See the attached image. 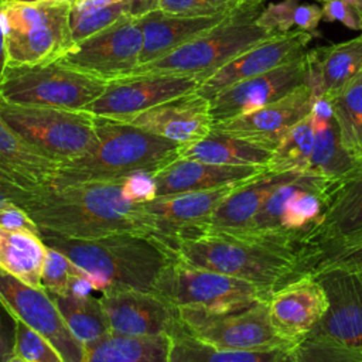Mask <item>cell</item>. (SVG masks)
<instances>
[{"label": "cell", "instance_id": "d6986e66", "mask_svg": "<svg viewBox=\"0 0 362 362\" xmlns=\"http://www.w3.org/2000/svg\"><path fill=\"white\" fill-rule=\"evenodd\" d=\"M313 38V34L301 30L276 34L228 62L212 76L205 79L198 86L197 93L211 100L216 93L236 82L301 59L308 51L307 47Z\"/></svg>", "mask_w": 362, "mask_h": 362}, {"label": "cell", "instance_id": "7dc6e473", "mask_svg": "<svg viewBox=\"0 0 362 362\" xmlns=\"http://www.w3.org/2000/svg\"><path fill=\"white\" fill-rule=\"evenodd\" d=\"M123 0H76L74 4L75 8H92V7H105L110 4L120 3Z\"/></svg>", "mask_w": 362, "mask_h": 362}, {"label": "cell", "instance_id": "30bf717a", "mask_svg": "<svg viewBox=\"0 0 362 362\" xmlns=\"http://www.w3.org/2000/svg\"><path fill=\"white\" fill-rule=\"evenodd\" d=\"M109 82L69 68L58 61L44 65L6 66L0 99L16 105L83 110Z\"/></svg>", "mask_w": 362, "mask_h": 362}, {"label": "cell", "instance_id": "74e56055", "mask_svg": "<svg viewBox=\"0 0 362 362\" xmlns=\"http://www.w3.org/2000/svg\"><path fill=\"white\" fill-rule=\"evenodd\" d=\"M322 20V8L317 4H303L300 0H283L263 7L256 21L270 33L281 34L291 30H301L317 35Z\"/></svg>", "mask_w": 362, "mask_h": 362}, {"label": "cell", "instance_id": "277c9868", "mask_svg": "<svg viewBox=\"0 0 362 362\" xmlns=\"http://www.w3.org/2000/svg\"><path fill=\"white\" fill-rule=\"evenodd\" d=\"M98 141L85 156L61 163L54 184L151 174L180 156V144L130 123L95 116Z\"/></svg>", "mask_w": 362, "mask_h": 362}, {"label": "cell", "instance_id": "b9f144b4", "mask_svg": "<svg viewBox=\"0 0 362 362\" xmlns=\"http://www.w3.org/2000/svg\"><path fill=\"white\" fill-rule=\"evenodd\" d=\"M13 355L23 362H65L59 351L41 334L14 320Z\"/></svg>", "mask_w": 362, "mask_h": 362}, {"label": "cell", "instance_id": "83f0119b", "mask_svg": "<svg viewBox=\"0 0 362 362\" xmlns=\"http://www.w3.org/2000/svg\"><path fill=\"white\" fill-rule=\"evenodd\" d=\"M298 174L301 173H272L264 170L256 177L246 180L218 206L202 226L228 233H240L257 215L269 194Z\"/></svg>", "mask_w": 362, "mask_h": 362}, {"label": "cell", "instance_id": "1f68e13d", "mask_svg": "<svg viewBox=\"0 0 362 362\" xmlns=\"http://www.w3.org/2000/svg\"><path fill=\"white\" fill-rule=\"evenodd\" d=\"M48 296L52 298L69 331L83 345V348L110 335L109 325L98 297H93L89 293Z\"/></svg>", "mask_w": 362, "mask_h": 362}, {"label": "cell", "instance_id": "9a60e30c", "mask_svg": "<svg viewBox=\"0 0 362 362\" xmlns=\"http://www.w3.org/2000/svg\"><path fill=\"white\" fill-rule=\"evenodd\" d=\"M98 298L110 335L175 337L184 331L180 310L153 291L110 288Z\"/></svg>", "mask_w": 362, "mask_h": 362}, {"label": "cell", "instance_id": "7a4b0ae2", "mask_svg": "<svg viewBox=\"0 0 362 362\" xmlns=\"http://www.w3.org/2000/svg\"><path fill=\"white\" fill-rule=\"evenodd\" d=\"M174 260L255 283L270 291L303 276L300 259L255 238L209 228L175 235L167 246Z\"/></svg>", "mask_w": 362, "mask_h": 362}, {"label": "cell", "instance_id": "484cf974", "mask_svg": "<svg viewBox=\"0 0 362 362\" xmlns=\"http://www.w3.org/2000/svg\"><path fill=\"white\" fill-rule=\"evenodd\" d=\"M230 14L233 13L209 17H182L154 10L141 16L139 18L143 31L140 65L171 54L180 47L208 33Z\"/></svg>", "mask_w": 362, "mask_h": 362}, {"label": "cell", "instance_id": "2e32d148", "mask_svg": "<svg viewBox=\"0 0 362 362\" xmlns=\"http://www.w3.org/2000/svg\"><path fill=\"white\" fill-rule=\"evenodd\" d=\"M0 305L13 320H20L44 335L59 351L65 362H83V345L69 331L44 288L27 286L0 270Z\"/></svg>", "mask_w": 362, "mask_h": 362}, {"label": "cell", "instance_id": "603a6c76", "mask_svg": "<svg viewBox=\"0 0 362 362\" xmlns=\"http://www.w3.org/2000/svg\"><path fill=\"white\" fill-rule=\"evenodd\" d=\"M264 170L267 168L260 165H221L178 157L156 173L147 174V177L151 197L156 198L246 181Z\"/></svg>", "mask_w": 362, "mask_h": 362}, {"label": "cell", "instance_id": "ba28073f", "mask_svg": "<svg viewBox=\"0 0 362 362\" xmlns=\"http://www.w3.org/2000/svg\"><path fill=\"white\" fill-rule=\"evenodd\" d=\"M0 116L28 144L58 163L88 154L98 141L95 116L86 110L16 105L0 99Z\"/></svg>", "mask_w": 362, "mask_h": 362}, {"label": "cell", "instance_id": "3957f363", "mask_svg": "<svg viewBox=\"0 0 362 362\" xmlns=\"http://www.w3.org/2000/svg\"><path fill=\"white\" fill-rule=\"evenodd\" d=\"M45 245L69 257L95 281V290L134 288L151 291L173 256L156 240L133 233L95 239H69L41 235Z\"/></svg>", "mask_w": 362, "mask_h": 362}, {"label": "cell", "instance_id": "f907efd6", "mask_svg": "<svg viewBox=\"0 0 362 362\" xmlns=\"http://www.w3.org/2000/svg\"><path fill=\"white\" fill-rule=\"evenodd\" d=\"M318 1H321V3H327V1H331V0H318Z\"/></svg>", "mask_w": 362, "mask_h": 362}, {"label": "cell", "instance_id": "7bdbcfd3", "mask_svg": "<svg viewBox=\"0 0 362 362\" xmlns=\"http://www.w3.org/2000/svg\"><path fill=\"white\" fill-rule=\"evenodd\" d=\"M30 192L31 191L23 189L0 175V223L27 226L38 230L34 221L21 206Z\"/></svg>", "mask_w": 362, "mask_h": 362}, {"label": "cell", "instance_id": "ab89813d", "mask_svg": "<svg viewBox=\"0 0 362 362\" xmlns=\"http://www.w3.org/2000/svg\"><path fill=\"white\" fill-rule=\"evenodd\" d=\"M126 14H129L126 0L92 8H75L72 6L69 14V48L74 44L105 30Z\"/></svg>", "mask_w": 362, "mask_h": 362}, {"label": "cell", "instance_id": "c3c4849f", "mask_svg": "<svg viewBox=\"0 0 362 362\" xmlns=\"http://www.w3.org/2000/svg\"><path fill=\"white\" fill-rule=\"evenodd\" d=\"M17 1H27V3H33V1H65V3H71L72 6L76 3V0H17Z\"/></svg>", "mask_w": 362, "mask_h": 362}, {"label": "cell", "instance_id": "9c48e42d", "mask_svg": "<svg viewBox=\"0 0 362 362\" xmlns=\"http://www.w3.org/2000/svg\"><path fill=\"white\" fill-rule=\"evenodd\" d=\"M153 293L178 310L223 313L269 300L273 291L255 283L171 260L153 284Z\"/></svg>", "mask_w": 362, "mask_h": 362}, {"label": "cell", "instance_id": "836d02e7", "mask_svg": "<svg viewBox=\"0 0 362 362\" xmlns=\"http://www.w3.org/2000/svg\"><path fill=\"white\" fill-rule=\"evenodd\" d=\"M287 355L288 352L286 351L253 352L222 349L185 331L173 337L170 349L171 362H284Z\"/></svg>", "mask_w": 362, "mask_h": 362}, {"label": "cell", "instance_id": "681fc988", "mask_svg": "<svg viewBox=\"0 0 362 362\" xmlns=\"http://www.w3.org/2000/svg\"><path fill=\"white\" fill-rule=\"evenodd\" d=\"M6 362H23V361H21L20 358H17L16 355H11V356H10V358H8Z\"/></svg>", "mask_w": 362, "mask_h": 362}, {"label": "cell", "instance_id": "6da1fadb", "mask_svg": "<svg viewBox=\"0 0 362 362\" xmlns=\"http://www.w3.org/2000/svg\"><path fill=\"white\" fill-rule=\"evenodd\" d=\"M147 174L115 180L52 184L31 191L23 209L41 235L95 239L133 233L163 242L144 201L151 199Z\"/></svg>", "mask_w": 362, "mask_h": 362}, {"label": "cell", "instance_id": "d6a6232c", "mask_svg": "<svg viewBox=\"0 0 362 362\" xmlns=\"http://www.w3.org/2000/svg\"><path fill=\"white\" fill-rule=\"evenodd\" d=\"M313 122L314 146L305 173L325 178H339L345 175L359 161L355 160L342 146L335 117L313 119Z\"/></svg>", "mask_w": 362, "mask_h": 362}, {"label": "cell", "instance_id": "7402d4cb", "mask_svg": "<svg viewBox=\"0 0 362 362\" xmlns=\"http://www.w3.org/2000/svg\"><path fill=\"white\" fill-rule=\"evenodd\" d=\"M242 182L245 181L211 189L156 197L144 201L146 209L150 212L156 222L164 249L168 252V242L175 235L205 225L218 209V206Z\"/></svg>", "mask_w": 362, "mask_h": 362}, {"label": "cell", "instance_id": "4316f807", "mask_svg": "<svg viewBox=\"0 0 362 362\" xmlns=\"http://www.w3.org/2000/svg\"><path fill=\"white\" fill-rule=\"evenodd\" d=\"M54 161L28 144L0 116V175L27 191L52 185L58 171Z\"/></svg>", "mask_w": 362, "mask_h": 362}, {"label": "cell", "instance_id": "5b68a950", "mask_svg": "<svg viewBox=\"0 0 362 362\" xmlns=\"http://www.w3.org/2000/svg\"><path fill=\"white\" fill-rule=\"evenodd\" d=\"M335 178L301 173L274 188L249 226L236 235L264 240L281 250L304 256L321 223Z\"/></svg>", "mask_w": 362, "mask_h": 362}, {"label": "cell", "instance_id": "bcb514c9", "mask_svg": "<svg viewBox=\"0 0 362 362\" xmlns=\"http://www.w3.org/2000/svg\"><path fill=\"white\" fill-rule=\"evenodd\" d=\"M3 0H0L1 4ZM6 65H7V54H6V35H4V27H3V20H1V14H0V85L3 81V75L6 71Z\"/></svg>", "mask_w": 362, "mask_h": 362}, {"label": "cell", "instance_id": "cb8c5ba5", "mask_svg": "<svg viewBox=\"0 0 362 362\" xmlns=\"http://www.w3.org/2000/svg\"><path fill=\"white\" fill-rule=\"evenodd\" d=\"M305 83L314 99L339 95L362 72V34L332 45L317 47L305 54Z\"/></svg>", "mask_w": 362, "mask_h": 362}, {"label": "cell", "instance_id": "e575fe53", "mask_svg": "<svg viewBox=\"0 0 362 362\" xmlns=\"http://www.w3.org/2000/svg\"><path fill=\"white\" fill-rule=\"evenodd\" d=\"M334 117L345 150L362 160V72L335 98L331 99Z\"/></svg>", "mask_w": 362, "mask_h": 362}, {"label": "cell", "instance_id": "ee69618b", "mask_svg": "<svg viewBox=\"0 0 362 362\" xmlns=\"http://www.w3.org/2000/svg\"><path fill=\"white\" fill-rule=\"evenodd\" d=\"M322 20L338 21L342 25L362 33V0H331L322 3Z\"/></svg>", "mask_w": 362, "mask_h": 362}, {"label": "cell", "instance_id": "ac0fdd59", "mask_svg": "<svg viewBox=\"0 0 362 362\" xmlns=\"http://www.w3.org/2000/svg\"><path fill=\"white\" fill-rule=\"evenodd\" d=\"M304 57L264 74L236 82L216 93L209 100L214 123L260 109L304 85L307 78Z\"/></svg>", "mask_w": 362, "mask_h": 362}, {"label": "cell", "instance_id": "f35d334b", "mask_svg": "<svg viewBox=\"0 0 362 362\" xmlns=\"http://www.w3.org/2000/svg\"><path fill=\"white\" fill-rule=\"evenodd\" d=\"M41 283L48 294L58 296L71 293L88 294L90 290H95V281L88 273L64 253L49 246H47Z\"/></svg>", "mask_w": 362, "mask_h": 362}, {"label": "cell", "instance_id": "52a82bcc", "mask_svg": "<svg viewBox=\"0 0 362 362\" xmlns=\"http://www.w3.org/2000/svg\"><path fill=\"white\" fill-rule=\"evenodd\" d=\"M71 3L3 0L0 14L6 35V66L44 65L69 48Z\"/></svg>", "mask_w": 362, "mask_h": 362}, {"label": "cell", "instance_id": "44dd1931", "mask_svg": "<svg viewBox=\"0 0 362 362\" xmlns=\"http://www.w3.org/2000/svg\"><path fill=\"white\" fill-rule=\"evenodd\" d=\"M181 147L206 137L214 126L209 100L191 92L160 103L126 122Z\"/></svg>", "mask_w": 362, "mask_h": 362}, {"label": "cell", "instance_id": "8992f818", "mask_svg": "<svg viewBox=\"0 0 362 362\" xmlns=\"http://www.w3.org/2000/svg\"><path fill=\"white\" fill-rule=\"evenodd\" d=\"M263 4L246 6L171 54L139 65L132 75H194L201 83L253 45L276 35L257 24Z\"/></svg>", "mask_w": 362, "mask_h": 362}, {"label": "cell", "instance_id": "4dcf8cb0", "mask_svg": "<svg viewBox=\"0 0 362 362\" xmlns=\"http://www.w3.org/2000/svg\"><path fill=\"white\" fill-rule=\"evenodd\" d=\"M270 154V151L259 148L240 139L211 130L202 140L180 147L178 157L221 165L266 167Z\"/></svg>", "mask_w": 362, "mask_h": 362}, {"label": "cell", "instance_id": "f1b7e54d", "mask_svg": "<svg viewBox=\"0 0 362 362\" xmlns=\"http://www.w3.org/2000/svg\"><path fill=\"white\" fill-rule=\"evenodd\" d=\"M45 256L47 245L38 230L0 223V270L27 286L42 288Z\"/></svg>", "mask_w": 362, "mask_h": 362}, {"label": "cell", "instance_id": "5bb4252c", "mask_svg": "<svg viewBox=\"0 0 362 362\" xmlns=\"http://www.w3.org/2000/svg\"><path fill=\"white\" fill-rule=\"evenodd\" d=\"M194 75H132L109 82L105 92L83 110L93 116L129 122L170 99L197 92Z\"/></svg>", "mask_w": 362, "mask_h": 362}, {"label": "cell", "instance_id": "4fadbf2b", "mask_svg": "<svg viewBox=\"0 0 362 362\" xmlns=\"http://www.w3.org/2000/svg\"><path fill=\"white\" fill-rule=\"evenodd\" d=\"M143 31L139 18L123 16L105 30L74 44L57 61L106 82L129 76L139 65Z\"/></svg>", "mask_w": 362, "mask_h": 362}, {"label": "cell", "instance_id": "f6af8a7d", "mask_svg": "<svg viewBox=\"0 0 362 362\" xmlns=\"http://www.w3.org/2000/svg\"><path fill=\"white\" fill-rule=\"evenodd\" d=\"M284 362H349V361L341 356L332 355L329 352L298 345L291 352H288Z\"/></svg>", "mask_w": 362, "mask_h": 362}, {"label": "cell", "instance_id": "ffe728a7", "mask_svg": "<svg viewBox=\"0 0 362 362\" xmlns=\"http://www.w3.org/2000/svg\"><path fill=\"white\" fill-rule=\"evenodd\" d=\"M328 308L322 284L305 273L273 291L269 298V317L273 329L283 339L300 345Z\"/></svg>", "mask_w": 362, "mask_h": 362}, {"label": "cell", "instance_id": "7c38bea8", "mask_svg": "<svg viewBox=\"0 0 362 362\" xmlns=\"http://www.w3.org/2000/svg\"><path fill=\"white\" fill-rule=\"evenodd\" d=\"M184 331L216 348L253 352H290L296 346L276 334L269 317V300H260L243 308L208 313L180 310Z\"/></svg>", "mask_w": 362, "mask_h": 362}, {"label": "cell", "instance_id": "d4e9b609", "mask_svg": "<svg viewBox=\"0 0 362 362\" xmlns=\"http://www.w3.org/2000/svg\"><path fill=\"white\" fill-rule=\"evenodd\" d=\"M359 229H362V160L349 173L334 180L324 218L314 230L304 256Z\"/></svg>", "mask_w": 362, "mask_h": 362}, {"label": "cell", "instance_id": "60d3db41", "mask_svg": "<svg viewBox=\"0 0 362 362\" xmlns=\"http://www.w3.org/2000/svg\"><path fill=\"white\" fill-rule=\"evenodd\" d=\"M264 0H158L157 10L182 17H209L235 13L246 6L263 4Z\"/></svg>", "mask_w": 362, "mask_h": 362}, {"label": "cell", "instance_id": "8d00e7d4", "mask_svg": "<svg viewBox=\"0 0 362 362\" xmlns=\"http://www.w3.org/2000/svg\"><path fill=\"white\" fill-rule=\"evenodd\" d=\"M301 273H318L331 269L362 270V229L328 242L305 255Z\"/></svg>", "mask_w": 362, "mask_h": 362}, {"label": "cell", "instance_id": "f546056e", "mask_svg": "<svg viewBox=\"0 0 362 362\" xmlns=\"http://www.w3.org/2000/svg\"><path fill=\"white\" fill-rule=\"evenodd\" d=\"M173 337L107 335L85 346L83 362H171Z\"/></svg>", "mask_w": 362, "mask_h": 362}, {"label": "cell", "instance_id": "e0dca14e", "mask_svg": "<svg viewBox=\"0 0 362 362\" xmlns=\"http://www.w3.org/2000/svg\"><path fill=\"white\" fill-rule=\"evenodd\" d=\"M313 102V92L304 83L284 98L260 109L214 123L212 130L272 153L287 132L311 113Z\"/></svg>", "mask_w": 362, "mask_h": 362}, {"label": "cell", "instance_id": "d590c367", "mask_svg": "<svg viewBox=\"0 0 362 362\" xmlns=\"http://www.w3.org/2000/svg\"><path fill=\"white\" fill-rule=\"evenodd\" d=\"M314 146V122L311 113L294 124L272 151L267 171L305 173Z\"/></svg>", "mask_w": 362, "mask_h": 362}, {"label": "cell", "instance_id": "8fae6325", "mask_svg": "<svg viewBox=\"0 0 362 362\" xmlns=\"http://www.w3.org/2000/svg\"><path fill=\"white\" fill-rule=\"evenodd\" d=\"M313 276L325 290L328 308L300 345L362 362V270L331 269Z\"/></svg>", "mask_w": 362, "mask_h": 362}]
</instances>
